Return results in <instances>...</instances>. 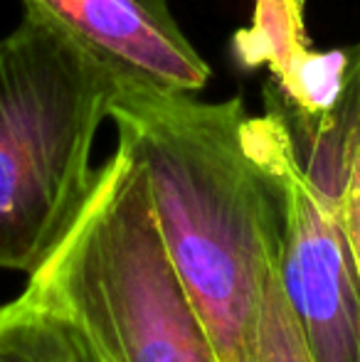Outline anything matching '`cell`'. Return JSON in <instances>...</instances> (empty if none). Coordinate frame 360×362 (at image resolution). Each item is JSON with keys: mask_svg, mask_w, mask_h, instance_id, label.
Here are the masks:
<instances>
[{"mask_svg": "<svg viewBox=\"0 0 360 362\" xmlns=\"http://www.w3.org/2000/svg\"><path fill=\"white\" fill-rule=\"evenodd\" d=\"M257 362H313L298 320L289 305L274 269L265 293L257 335Z\"/></svg>", "mask_w": 360, "mask_h": 362, "instance_id": "9c48e42d", "label": "cell"}, {"mask_svg": "<svg viewBox=\"0 0 360 362\" xmlns=\"http://www.w3.org/2000/svg\"><path fill=\"white\" fill-rule=\"evenodd\" d=\"M33 13L62 30L116 84L197 94L210 67L195 52L168 10V0H23Z\"/></svg>", "mask_w": 360, "mask_h": 362, "instance_id": "5b68a950", "label": "cell"}, {"mask_svg": "<svg viewBox=\"0 0 360 362\" xmlns=\"http://www.w3.org/2000/svg\"><path fill=\"white\" fill-rule=\"evenodd\" d=\"M356 362H360V353H358V360H356Z\"/></svg>", "mask_w": 360, "mask_h": 362, "instance_id": "8fae6325", "label": "cell"}, {"mask_svg": "<svg viewBox=\"0 0 360 362\" xmlns=\"http://www.w3.org/2000/svg\"><path fill=\"white\" fill-rule=\"evenodd\" d=\"M242 139L277 180L281 202L277 274L313 362H356L360 284L343 210L323 200L303 177L277 119L247 116Z\"/></svg>", "mask_w": 360, "mask_h": 362, "instance_id": "277c9868", "label": "cell"}, {"mask_svg": "<svg viewBox=\"0 0 360 362\" xmlns=\"http://www.w3.org/2000/svg\"><path fill=\"white\" fill-rule=\"evenodd\" d=\"M119 139L136 151L170 262L225 362H257L265 293L277 269V180L245 146L242 99L116 84Z\"/></svg>", "mask_w": 360, "mask_h": 362, "instance_id": "6da1fadb", "label": "cell"}, {"mask_svg": "<svg viewBox=\"0 0 360 362\" xmlns=\"http://www.w3.org/2000/svg\"><path fill=\"white\" fill-rule=\"evenodd\" d=\"M0 362H104L72 313L25 288L0 305Z\"/></svg>", "mask_w": 360, "mask_h": 362, "instance_id": "ba28073f", "label": "cell"}, {"mask_svg": "<svg viewBox=\"0 0 360 362\" xmlns=\"http://www.w3.org/2000/svg\"><path fill=\"white\" fill-rule=\"evenodd\" d=\"M232 57L242 69L267 67L294 104L318 114L341 96L351 47L313 49L303 23V0H255L250 28L232 35Z\"/></svg>", "mask_w": 360, "mask_h": 362, "instance_id": "8992f818", "label": "cell"}, {"mask_svg": "<svg viewBox=\"0 0 360 362\" xmlns=\"http://www.w3.org/2000/svg\"><path fill=\"white\" fill-rule=\"evenodd\" d=\"M28 288L72 313L104 362H225L166 252L146 170L124 139Z\"/></svg>", "mask_w": 360, "mask_h": 362, "instance_id": "7a4b0ae2", "label": "cell"}, {"mask_svg": "<svg viewBox=\"0 0 360 362\" xmlns=\"http://www.w3.org/2000/svg\"><path fill=\"white\" fill-rule=\"evenodd\" d=\"M265 114L277 119L298 170L313 190L343 210L353 165L360 153V42L351 47L343 91L328 111L296 106L269 79L265 84Z\"/></svg>", "mask_w": 360, "mask_h": 362, "instance_id": "52a82bcc", "label": "cell"}, {"mask_svg": "<svg viewBox=\"0 0 360 362\" xmlns=\"http://www.w3.org/2000/svg\"><path fill=\"white\" fill-rule=\"evenodd\" d=\"M343 224H346L348 242H351V252L356 259V272L360 284V153L353 165L351 180H348V190L343 197Z\"/></svg>", "mask_w": 360, "mask_h": 362, "instance_id": "30bf717a", "label": "cell"}, {"mask_svg": "<svg viewBox=\"0 0 360 362\" xmlns=\"http://www.w3.org/2000/svg\"><path fill=\"white\" fill-rule=\"evenodd\" d=\"M116 81L33 13L0 40V269L35 274L89 200Z\"/></svg>", "mask_w": 360, "mask_h": 362, "instance_id": "3957f363", "label": "cell"}]
</instances>
